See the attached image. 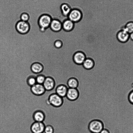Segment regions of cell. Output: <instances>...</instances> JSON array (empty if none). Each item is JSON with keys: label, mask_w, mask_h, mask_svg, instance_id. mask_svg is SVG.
Here are the masks:
<instances>
[{"label": "cell", "mask_w": 133, "mask_h": 133, "mask_svg": "<svg viewBox=\"0 0 133 133\" xmlns=\"http://www.w3.org/2000/svg\"><path fill=\"white\" fill-rule=\"evenodd\" d=\"M89 130L93 133H99L103 129V125L100 121L95 120L91 121L89 125Z\"/></svg>", "instance_id": "277c9868"}, {"label": "cell", "mask_w": 133, "mask_h": 133, "mask_svg": "<svg viewBox=\"0 0 133 133\" xmlns=\"http://www.w3.org/2000/svg\"><path fill=\"white\" fill-rule=\"evenodd\" d=\"M26 82L28 85L30 87L37 83L36 77L33 76H30L27 79Z\"/></svg>", "instance_id": "44dd1931"}, {"label": "cell", "mask_w": 133, "mask_h": 133, "mask_svg": "<svg viewBox=\"0 0 133 133\" xmlns=\"http://www.w3.org/2000/svg\"><path fill=\"white\" fill-rule=\"evenodd\" d=\"M125 31L130 34L133 32V22L128 23L123 28Z\"/></svg>", "instance_id": "ffe728a7"}, {"label": "cell", "mask_w": 133, "mask_h": 133, "mask_svg": "<svg viewBox=\"0 0 133 133\" xmlns=\"http://www.w3.org/2000/svg\"><path fill=\"white\" fill-rule=\"evenodd\" d=\"M68 89L65 85H60L56 89V93L62 97H64L66 96Z\"/></svg>", "instance_id": "9a60e30c"}, {"label": "cell", "mask_w": 133, "mask_h": 133, "mask_svg": "<svg viewBox=\"0 0 133 133\" xmlns=\"http://www.w3.org/2000/svg\"><path fill=\"white\" fill-rule=\"evenodd\" d=\"M62 45V43L60 40L56 41L54 43V46L56 48H61Z\"/></svg>", "instance_id": "d4e9b609"}, {"label": "cell", "mask_w": 133, "mask_h": 133, "mask_svg": "<svg viewBox=\"0 0 133 133\" xmlns=\"http://www.w3.org/2000/svg\"><path fill=\"white\" fill-rule=\"evenodd\" d=\"M62 29L66 31H69L72 30L74 26V23L68 19L62 23Z\"/></svg>", "instance_id": "5bb4252c"}, {"label": "cell", "mask_w": 133, "mask_h": 133, "mask_svg": "<svg viewBox=\"0 0 133 133\" xmlns=\"http://www.w3.org/2000/svg\"><path fill=\"white\" fill-rule=\"evenodd\" d=\"M68 85L69 88H76L78 85V82L76 78H72L68 81Z\"/></svg>", "instance_id": "d6986e66"}, {"label": "cell", "mask_w": 133, "mask_h": 133, "mask_svg": "<svg viewBox=\"0 0 133 133\" xmlns=\"http://www.w3.org/2000/svg\"><path fill=\"white\" fill-rule=\"evenodd\" d=\"M49 27L52 31L57 32L62 28V23L58 20L52 19Z\"/></svg>", "instance_id": "4fadbf2b"}, {"label": "cell", "mask_w": 133, "mask_h": 133, "mask_svg": "<svg viewBox=\"0 0 133 133\" xmlns=\"http://www.w3.org/2000/svg\"><path fill=\"white\" fill-rule=\"evenodd\" d=\"M116 36L118 41L122 43H126L130 39V34L123 29L117 31Z\"/></svg>", "instance_id": "5b68a950"}, {"label": "cell", "mask_w": 133, "mask_h": 133, "mask_svg": "<svg viewBox=\"0 0 133 133\" xmlns=\"http://www.w3.org/2000/svg\"><path fill=\"white\" fill-rule=\"evenodd\" d=\"M78 96L79 92L76 88H68L66 96L68 99L74 101L78 98Z\"/></svg>", "instance_id": "7c38bea8"}, {"label": "cell", "mask_w": 133, "mask_h": 133, "mask_svg": "<svg viewBox=\"0 0 133 133\" xmlns=\"http://www.w3.org/2000/svg\"><path fill=\"white\" fill-rule=\"evenodd\" d=\"M128 99L129 102L133 104V90L129 93L128 96Z\"/></svg>", "instance_id": "484cf974"}, {"label": "cell", "mask_w": 133, "mask_h": 133, "mask_svg": "<svg viewBox=\"0 0 133 133\" xmlns=\"http://www.w3.org/2000/svg\"><path fill=\"white\" fill-rule=\"evenodd\" d=\"M30 17L29 14L26 12H22L20 16V20L25 22H28Z\"/></svg>", "instance_id": "7402d4cb"}, {"label": "cell", "mask_w": 133, "mask_h": 133, "mask_svg": "<svg viewBox=\"0 0 133 133\" xmlns=\"http://www.w3.org/2000/svg\"><path fill=\"white\" fill-rule=\"evenodd\" d=\"M73 59L75 63L78 64H82L86 59V57L83 52L78 51L74 54Z\"/></svg>", "instance_id": "8fae6325"}, {"label": "cell", "mask_w": 133, "mask_h": 133, "mask_svg": "<svg viewBox=\"0 0 133 133\" xmlns=\"http://www.w3.org/2000/svg\"><path fill=\"white\" fill-rule=\"evenodd\" d=\"M99 133H110V132L107 129H103Z\"/></svg>", "instance_id": "4316f807"}, {"label": "cell", "mask_w": 133, "mask_h": 133, "mask_svg": "<svg viewBox=\"0 0 133 133\" xmlns=\"http://www.w3.org/2000/svg\"><path fill=\"white\" fill-rule=\"evenodd\" d=\"M32 117L34 122H43L45 119V115L42 110H37L34 112Z\"/></svg>", "instance_id": "9c48e42d"}, {"label": "cell", "mask_w": 133, "mask_h": 133, "mask_svg": "<svg viewBox=\"0 0 133 133\" xmlns=\"http://www.w3.org/2000/svg\"><path fill=\"white\" fill-rule=\"evenodd\" d=\"M47 103L55 107H59L63 102L62 98L56 93L51 94L46 99Z\"/></svg>", "instance_id": "3957f363"}, {"label": "cell", "mask_w": 133, "mask_h": 133, "mask_svg": "<svg viewBox=\"0 0 133 133\" xmlns=\"http://www.w3.org/2000/svg\"><path fill=\"white\" fill-rule=\"evenodd\" d=\"M43 85L46 91H50L54 88L55 83L54 79L50 77H46Z\"/></svg>", "instance_id": "30bf717a"}, {"label": "cell", "mask_w": 133, "mask_h": 133, "mask_svg": "<svg viewBox=\"0 0 133 133\" xmlns=\"http://www.w3.org/2000/svg\"><path fill=\"white\" fill-rule=\"evenodd\" d=\"M31 69L33 72L35 73H38L42 71L43 69V67L41 64L36 62L32 64Z\"/></svg>", "instance_id": "e0dca14e"}, {"label": "cell", "mask_w": 133, "mask_h": 133, "mask_svg": "<svg viewBox=\"0 0 133 133\" xmlns=\"http://www.w3.org/2000/svg\"><path fill=\"white\" fill-rule=\"evenodd\" d=\"M61 9L62 15L65 17H68L72 10L69 6L66 3L62 4Z\"/></svg>", "instance_id": "2e32d148"}, {"label": "cell", "mask_w": 133, "mask_h": 133, "mask_svg": "<svg viewBox=\"0 0 133 133\" xmlns=\"http://www.w3.org/2000/svg\"><path fill=\"white\" fill-rule=\"evenodd\" d=\"M54 131L53 127L50 125H48L45 126L44 132L45 133H53Z\"/></svg>", "instance_id": "cb8c5ba5"}, {"label": "cell", "mask_w": 133, "mask_h": 133, "mask_svg": "<svg viewBox=\"0 0 133 133\" xmlns=\"http://www.w3.org/2000/svg\"><path fill=\"white\" fill-rule=\"evenodd\" d=\"M17 31L19 33L25 34L28 33L31 28V24L29 22H25L19 20L15 24Z\"/></svg>", "instance_id": "7a4b0ae2"}, {"label": "cell", "mask_w": 133, "mask_h": 133, "mask_svg": "<svg viewBox=\"0 0 133 133\" xmlns=\"http://www.w3.org/2000/svg\"><path fill=\"white\" fill-rule=\"evenodd\" d=\"M45 125L43 122H34L30 126L33 133H43L44 132Z\"/></svg>", "instance_id": "8992f818"}, {"label": "cell", "mask_w": 133, "mask_h": 133, "mask_svg": "<svg viewBox=\"0 0 133 133\" xmlns=\"http://www.w3.org/2000/svg\"><path fill=\"white\" fill-rule=\"evenodd\" d=\"M130 39L133 41V32L130 34Z\"/></svg>", "instance_id": "83f0119b"}, {"label": "cell", "mask_w": 133, "mask_h": 133, "mask_svg": "<svg viewBox=\"0 0 133 133\" xmlns=\"http://www.w3.org/2000/svg\"><path fill=\"white\" fill-rule=\"evenodd\" d=\"M52 19V16L48 13H44L40 15L37 21V25L40 30L44 32L49 28Z\"/></svg>", "instance_id": "6da1fadb"}, {"label": "cell", "mask_w": 133, "mask_h": 133, "mask_svg": "<svg viewBox=\"0 0 133 133\" xmlns=\"http://www.w3.org/2000/svg\"><path fill=\"white\" fill-rule=\"evenodd\" d=\"M82 17V13L80 10L77 9H73L71 10L68 18L74 23L79 21Z\"/></svg>", "instance_id": "52a82bcc"}, {"label": "cell", "mask_w": 133, "mask_h": 133, "mask_svg": "<svg viewBox=\"0 0 133 133\" xmlns=\"http://www.w3.org/2000/svg\"><path fill=\"white\" fill-rule=\"evenodd\" d=\"M46 77L43 75H39L37 76L36 77L37 83L40 84H43Z\"/></svg>", "instance_id": "603a6c76"}, {"label": "cell", "mask_w": 133, "mask_h": 133, "mask_svg": "<svg viewBox=\"0 0 133 133\" xmlns=\"http://www.w3.org/2000/svg\"><path fill=\"white\" fill-rule=\"evenodd\" d=\"M82 65L84 68L87 69L92 68L94 65V62L92 59L90 58H86Z\"/></svg>", "instance_id": "ac0fdd59"}, {"label": "cell", "mask_w": 133, "mask_h": 133, "mask_svg": "<svg viewBox=\"0 0 133 133\" xmlns=\"http://www.w3.org/2000/svg\"><path fill=\"white\" fill-rule=\"evenodd\" d=\"M30 89L32 93L37 96H41L46 91L43 84L37 83L31 87Z\"/></svg>", "instance_id": "ba28073f"}]
</instances>
